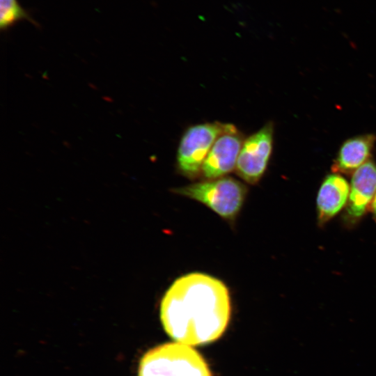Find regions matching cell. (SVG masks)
<instances>
[{
	"mask_svg": "<svg viewBox=\"0 0 376 376\" xmlns=\"http://www.w3.org/2000/svg\"><path fill=\"white\" fill-rule=\"evenodd\" d=\"M350 186L338 173L327 175L319 189L317 196L318 220L324 225L336 216L347 203Z\"/></svg>",
	"mask_w": 376,
	"mask_h": 376,
	"instance_id": "obj_8",
	"label": "cell"
},
{
	"mask_svg": "<svg viewBox=\"0 0 376 376\" xmlns=\"http://www.w3.org/2000/svg\"><path fill=\"white\" fill-rule=\"evenodd\" d=\"M273 134V124L269 122L244 141L235 169L246 182L256 184L264 175L272 152Z\"/></svg>",
	"mask_w": 376,
	"mask_h": 376,
	"instance_id": "obj_5",
	"label": "cell"
},
{
	"mask_svg": "<svg viewBox=\"0 0 376 376\" xmlns=\"http://www.w3.org/2000/svg\"><path fill=\"white\" fill-rule=\"evenodd\" d=\"M229 124L205 123L189 127L182 136L177 153L179 171L189 178L196 177L217 138Z\"/></svg>",
	"mask_w": 376,
	"mask_h": 376,
	"instance_id": "obj_4",
	"label": "cell"
},
{
	"mask_svg": "<svg viewBox=\"0 0 376 376\" xmlns=\"http://www.w3.org/2000/svg\"><path fill=\"white\" fill-rule=\"evenodd\" d=\"M370 209H371V211L373 212V214L374 216V218L376 220V194L371 202V204H370Z\"/></svg>",
	"mask_w": 376,
	"mask_h": 376,
	"instance_id": "obj_11",
	"label": "cell"
},
{
	"mask_svg": "<svg viewBox=\"0 0 376 376\" xmlns=\"http://www.w3.org/2000/svg\"><path fill=\"white\" fill-rule=\"evenodd\" d=\"M173 191L201 202L228 220H233L236 217L247 193L243 183L230 177L196 182Z\"/></svg>",
	"mask_w": 376,
	"mask_h": 376,
	"instance_id": "obj_3",
	"label": "cell"
},
{
	"mask_svg": "<svg viewBox=\"0 0 376 376\" xmlns=\"http://www.w3.org/2000/svg\"><path fill=\"white\" fill-rule=\"evenodd\" d=\"M376 194V164L368 161L352 175L346 207L347 218L352 221L366 213Z\"/></svg>",
	"mask_w": 376,
	"mask_h": 376,
	"instance_id": "obj_7",
	"label": "cell"
},
{
	"mask_svg": "<svg viewBox=\"0 0 376 376\" xmlns=\"http://www.w3.org/2000/svg\"><path fill=\"white\" fill-rule=\"evenodd\" d=\"M139 376H212L199 353L181 343H165L148 350L139 363Z\"/></svg>",
	"mask_w": 376,
	"mask_h": 376,
	"instance_id": "obj_2",
	"label": "cell"
},
{
	"mask_svg": "<svg viewBox=\"0 0 376 376\" xmlns=\"http://www.w3.org/2000/svg\"><path fill=\"white\" fill-rule=\"evenodd\" d=\"M376 136L368 134L352 137L341 146L332 166L334 173H351L368 162Z\"/></svg>",
	"mask_w": 376,
	"mask_h": 376,
	"instance_id": "obj_9",
	"label": "cell"
},
{
	"mask_svg": "<svg viewBox=\"0 0 376 376\" xmlns=\"http://www.w3.org/2000/svg\"><path fill=\"white\" fill-rule=\"evenodd\" d=\"M243 142L235 126L229 124L227 130L215 141L204 160L201 169L204 177L210 180L219 178L235 169Z\"/></svg>",
	"mask_w": 376,
	"mask_h": 376,
	"instance_id": "obj_6",
	"label": "cell"
},
{
	"mask_svg": "<svg viewBox=\"0 0 376 376\" xmlns=\"http://www.w3.org/2000/svg\"><path fill=\"white\" fill-rule=\"evenodd\" d=\"M28 21L35 26L38 23L17 0H0V29L6 31L20 21Z\"/></svg>",
	"mask_w": 376,
	"mask_h": 376,
	"instance_id": "obj_10",
	"label": "cell"
},
{
	"mask_svg": "<svg viewBox=\"0 0 376 376\" xmlns=\"http://www.w3.org/2000/svg\"><path fill=\"white\" fill-rule=\"evenodd\" d=\"M226 285L210 275L193 272L177 279L164 295L160 318L166 333L188 345L218 339L230 317Z\"/></svg>",
	"mask_w": 376,
	"mask_h": 376,
	"instance_id": "obj_1",
	"label": "cell"
}]
</instances>
